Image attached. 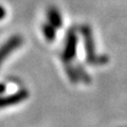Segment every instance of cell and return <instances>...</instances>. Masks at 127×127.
Masks as SVG:
<instances>
[{"mask_svg": "<svg viewBox=\"0 0 127 127\" xmlns=\"http://www.w3.org/2000/svg\"><path fill=\"white\" fill-rule=\"evenodd\" d=\"M75 70H76V73H77V76H78L79 81H83L85 83H90L91 79H90L89 74L87 73V71L83 68L81 65H77L76 68H75Z\"/></svg>", "mask_w": 127, "mask_h": 127, "instance_id": "cell-8", "label": "cell"}, {"mask_svg": "<svg viewBox=\"0 0 127 127\" xmlns=\"http://www.w3.org/2000/svg\"><path fill=\"white\" fill-rule=\"evenodd\" d=\"M23 43V38L21 35H13L11 36L7 40H5V42L0 47V66L3 64V62L6 59L7 56L14 52L16 49L20 48Z\"/></svg>", "mask_w": 127, "mask_h": 127, "instance_id": "cell-3", "label": "cell"}, {"mask_svg": "<svg viewBox=\"0 0 127 127\" xmlns=\"http://www.w3.org/2000/svg\"><path fill=\"white\" fill-rule=\"evenodd\" d=\"M5 15H6V11H5V9H4V6L0 4V20L4 19Z\"/></svg>", "mask_w": 127, "mask_h": 127, "instance_id": "cell-9", "label": "cell"}, {"mask_svg": "<svg viewBox=\"0 0 127 127\" xmlns=\"http://www.w3.org/2000/svg\"><path fill=\"white\" fill-rule=\"evenodd\" d=\"M5 89H6L5 85L3 84V83H0V94H1V93H4Z\"/></svg>", "mask_w": 127, "mask_h": 127, "instance_id": "cell-10", "label": "cell"}, {"mask_svg": "<svg viewBox=\"0 0 127 127\" xmlns=\"http://www.w3.org/2000/svg\"><path fill=\"white\" fill-rule=\"evenodd\" d=\"M48 22L52 25L55 29H61L63 27V16L56 6L51 5L47 10Z\"/></svg>", "mask_w": 127, "mask_h": 127, "instance_id": "cell-5", "label": "cell"}, {"mask_svg": "<svg viewBox=\"0 0 127 127\" xmlns=\"http://www.w3.org/2000/svg\"><path fill=\"white\" fill-rule=\"evenodd\" d=\"M77 35L73 30H70L68 32L66 38V43L65 48H64L63 54H62V59L65 64L71 63V61L75 57L76 55V49H77Z\"/></svg>", "mask_w": 127, "mask_h": 127, "instance_id": "cell-2", "label": "cell"}, {"mask_svg": "<svg viewBox=\"0 0 127 127\" xmlns=\"http://www.w3.org/2000/svg\"><path fill=\"white\" fill-rule=\"evenodd\" d=\"M66 68H65V70H66V72H67V75H68V77H69V79L72 83H77L79 79H78V76H77V73H76V70H75V68L74 67L71 65L70 63H68V64H66Z\"/></svg>", "mask_w": 127, "mask_h": 127, "instance_id": "cell-7", "label": "cell"}, {"mask_svg": "<svg viewBox=\"0 0 127 127\" xmlns=\"http://www.w3.org/2000/svg\"><path fill=\"white\" fill-rule=\"evenodd\" d=\"M28 97H29V91L27 89H20L17 92L6 95V96H0V108L19 104L22 101L27 100Z\"/></svg>", "mask_w": 127, "mask_h": 127, "instance_id": "cell-4", "label": "cell"}, {"mask_svg": "<svg viewBox=\"0 0 127 127\" xmlns=\"http://www.w3.org/2000/svg\"><path fill=\"white\" fill-rule=\"evenodd\" d=\"M81 34L84 38V46L86 51V62L89 65H105L108 63V56L97 55L95 53V43L92 30L88 25H83L81 27Z\"/></svg>", "mask_w": 127, "mask_h": 127, "instance_id": "cell-1", "label": "cell"}, {"mask_svg": "<svg viewBox=\"0 0 127 127\" xmlns=\"http://www.w3.org/2000/svg\"><path fill=\"white\" fill-rule=\"evenodd\" d=\"M41 30H42L43 36H45V38L48 41H53L55 37H56V29L52 25H50L49 22L43 23L41 27Z\"/></svg>", "mask_w": 127, "mask_h": 127, "instance_id": "cell-6", "label": "cell"}]
</instances>
